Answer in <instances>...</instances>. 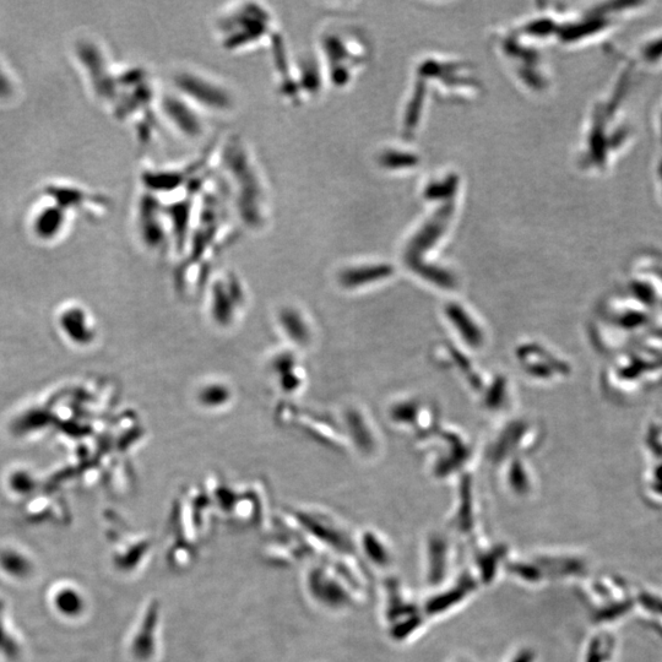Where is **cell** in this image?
<instances>
[{
    "mask_svg": "<svg viewBox=\"0 0 662 662\" xmlns=\"http://www.w3.org/2000/svg\"><path fill=\"white\" fill-rule=\"evenodd\" d=\"M36 563L32 553L16 544L0 546V574L13 583L25 584L35 578Z\"/></svg>",
    "mask_w": 662,
    "mask_h": 662,
    "instance_id": "1",
    "label": "cell"
},
{
    "mask_svg": "<svg viewBox=\"0 0 662 662\" xmlns=\"http://www.w3.org/2000/svg\"><path fill=\"white\" fill-rule=\"evenodd\" d=\"M8 490L15 498H27L36 490L35 475L27 470H16L8 479Z\"/></svg>",
    "mask_w": 662,
    "mask_h": 662,
    "instance_id": "3",
    "label": "cell"
},
{
    "mask_svg": "<svg viewBox=\"0 0 662 662\" xmlns=\"http://www.w3.org/2000/svg\"><path fill=\"white\" fill-rule=\"evenodd\" d=\"M25 654V640L16 628L7 604L0 598V658L5 662H21Z\"/></svg>",
    "mask_w": 662,
    "mask_h": 662,
    "instance_id": "2",
    "label": "cell"
}]
</instances>
